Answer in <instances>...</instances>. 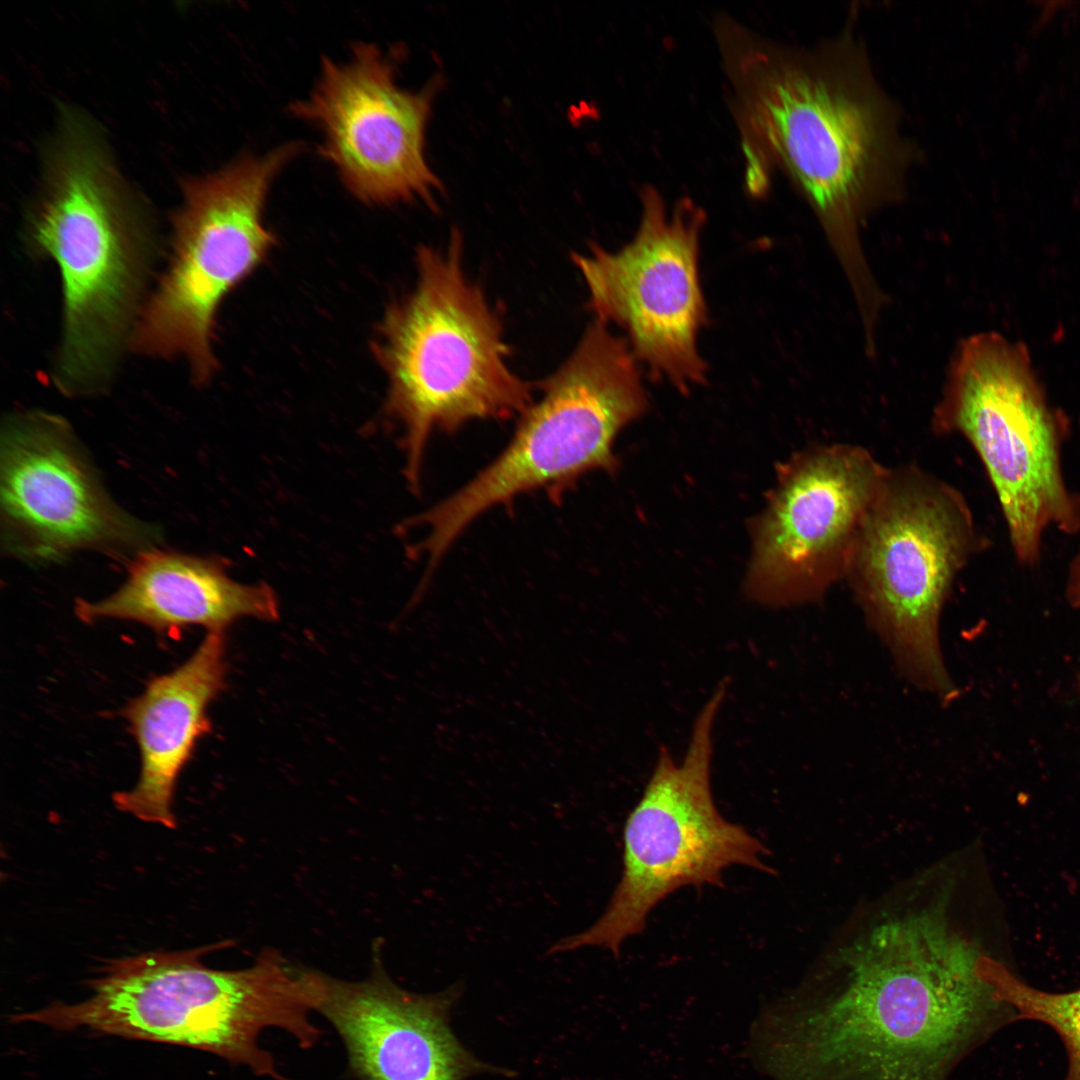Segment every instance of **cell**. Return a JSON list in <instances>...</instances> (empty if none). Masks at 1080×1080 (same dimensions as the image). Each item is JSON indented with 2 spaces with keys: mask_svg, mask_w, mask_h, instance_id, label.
Segmentation results:
<instances>
[{
  "mask_svg": "<svg viewBox=\"0 0 1080 1080\" xmlns=\"http://www.w3.org/2000/svg\"><path fill=\"white\" fill-rule=\"evenodd\" d=\"M717 39L733 92L748 189L782 168L813 209L860 314L886 296L861 240L866 216L898 192L904 160L894 114L861 57L836 44L806 52L729 19Z\"/></svg>",
  "mask_w": 1080,
  "mask_h": 1080,
  "instance_id": "1",
  "label": "cell"
},
{
  "mask_svg": "<svg viewBox=\"0 0 1080 1080\" xmlns=\"http://www.w3.org/2000/svg\"><path fill=\"white\" fill-rule=\"evenodd\" d=\"M981 957L936 916L876 927L845 957L841 979L799 1004L794 1080H948L1014 1020Z\"/></svg>",
  "mask_w": 1080,
  "mask_h": 1080,
  "instance_id": "2",
  "label": "cell"
},
{
  "mask_svg": "<svg viewBox=\"0 0 1080 1080\" xmlns=\"http://www.w3.org/2000/svg\"><path fill=\"white\" fill-rule=\"evenodd\" d=\"M25 239L61 276L54 385L70 397L104 392L144 305L155 244L143 207L102 137L77 112L65 111L60 119Z\"/></svg>",
  "mask_w": 1080,
  "mask_h": 1080,
  "instance_id": "3",
  "label": "cell"
},
{
  "mask_svg": "<svg viewBox=\"0 0 1080 1080\" xmlns=\"http://www.w3.org/2000/svg\"><path fill=\"white\" fill-rule=\"evenodd\" d=\"M230 944L108 960L88 981L92 994L87 999L55 1001L12 1015L11 1021L182 1045L247 1066L257 1075L278 1077L259 1037L277 1028L304 1048L318 1040L319 1030L310 1020L315 970L271 949L241 970L204 965L203 955Z\"/></svg>",
  "mask_w": 1080,
  "mask_h": 1080,
  "instance_id": "4",
  "label": "cell"
},
{
  "mask_svg": "<svg viewBox=\"0 0 1080 1080\" xmlns=\"http://www.w3.org/2000/svg\"><path fill=\"white\" fill-rule=\"evenodd\" d=\"M416 269L415 287L386 311L373 343L414 491L434 431L520 417L533 402V386L508 364L501 319L465 272L460 232L444 248L418 247Z\"/></svg>",
  "mask_w": 1080,
  "mask_h": 1080,
  "instance_id": "5",
  "label": "cell"
},
{
  "mask_svg": "<svg viewBox=\"0 0 1080 1080\" xmlns=\"http://www.w3.org/2000/svg\"><path fill=\"white\" fill-rule=\"evenodd\" d=\"M986 541L963 495L915 465L887 468L861 522L845 579L901 676L952 703L959 695L940 623L954 580Z\"/></svg>",
  "mask_w": 1080,
  "mask_h": 1080,
  "instance_id": "6",
  "label": "cell"
},
{
  "mask_svg": "<svg viewBox=\"0 0 1080 1080\" xmlns=\"http://www.w3.org/2000/svg\"><path fill=\"white\" fill-rule=\"evenodd\" d=\"M540 397L519 417L503 451L455 493L406 526H424L413 547L436 565L462 532L484 512L536 491L552 500L585 473L616 465L618 432L647 407L638 360L626 338L594 319L560 367L540 384Z\"/></svg>",
  "mask_w": 1080,
  "mask_h": 1080,
  "instance_id": "7",
  "label": "cell"
},
{
  "mask_svg": "<svg viewBox=\"0 0 1080 1080\" xmlns=\"http://www.w3.org/2000/svg\"><path fill=\"white\" fill-rule=\"evenodd\" d=\"M937 434H959L980 458L1016 560L1036 565L1049 528L1080 531V495L1062 470L1064 416L1053 408L1024 344L997 332L969 335L949 360L932 415Z\"/></svg>",
  "mask_w": 1080,
  "mask_h": 1080,
  "instance_id": "8",
  "label": "cell"
},
{
  "mask_svg": "<svg viewBox=\"0 0 1080 1080\" xmlns=\"http://www.w3.org/2000/svg\"><path fill=\"white\" fill-rule=\"evenodd\" d=\"M719 683L697 715L680 764L659 750L642 796L623 829L621 877L600 918L588 929L566 936L548 954L600 947L615 956L640 934L651 911L686 887L723 885V872L735 865L773 873L762 842L746 828L726 820L711 789L713 725L727 692Z\"/></svg>",
  "mask_w": 1080,
  "mask_h": 1080,
  "instance_id": "9",
  "label": "cell"
},
{
  "mask_svg": "<svg viewBox=\"0 0 1080 1080\" xmlns=\"http://www.w3.org/2000/svg\"><path fill=\"white\" fill-rule=\"evenodd\" d=\"M299 151L300 144L288 143L184 182L168 265L142 307L131 350L183 360L196 385L214 376L216 313L274 245L263 220L265 203L275 178Z\"/></svg>",
  "mask_w": 1080,
  "mask_h": 1080,
  "instance_id": "10",
  "label": "cell"
},
{
  "mask_svg": "<svg viewBox=\"0 0 1080 1080\" xmlns=\"http://www.w3.org/2000/svg\"><path fill=\"white\" fill-rule=\"evenodd\" d=\"M641 205L631 242L616 252L592 245L572 258L595 319L622 328L638 362L687 392L707 376L697 343L707 320L698 269L705 215L688 199L668 209L650 186Z\"/></svg>",
  "mask_w": 1080,
  "mask_h": 1080,
  "instance_id": "11",
  "label": "cell"
},
{
  "mask_svg": "<svg viewBox=\"0 0 1080 1080\" xmlns=\"http://www.w3.org/2000/svg\"><path fill=\"white\" fill-rule=\"evenodd\" d=\"M0 507L3 550L31 564L80 551L130 561L162 540L158 527L114 502L72 426L43 410L2 422Z\"/></svg>",
  "mask_w": 1080,
  "mask_h": 1080,
  "instance_id": "12",
  "label": "cell"
},
{
  "mask_svg": "<svg viewBox=\"0 0 1080 1080\" xmlns=\"http://www.w3.org/2000/svg\"><path fill=\"white\" fill-rule=\"evenodd\" d=\"M434 90L433 83L419 92L401 88L392 56L359 42L344 62L322 59L310 95L290 112L320 131V154L358 200L433 205L441 184L424 140Z\"/></svg>",
  "mask_w": 1080,
  "mask_h": 1080,
  "instance_id": "13",
  "label": "cell"
},
{
  "mask_svg": "<svg viewBox=\"0 0 1080 1080\" xmlns=\"http://www.w3.org/2000/svg\"><path fill=\"white\" fill-rule=\"evenodd\" d=\"M886 470L867 449L844 443L786 463L756 527L749 596L777 607L814 603L844 580Z\"/></svg>",
  "mask_w": 1080,
  "mask_h": 1080,
  "instance_id": "14",
  "label": "cell"
},
{
  "mask_svg": "<svg viewBox=\"0 0 1080 1080\" xmlns=\"http://www.w3.org/2000/svg\"><path fill=\"white\" fill-rule=\"evenodd\" d=\"M375 953L370 976L348 982L319 972L314 1011L344 1042L360 1080H466L481 1073L510 1074L483 1062L450 1025L461 984L418 994L398 986Z\"/></svg>",
  "mask_w": 1080,
  "mask_h": 1080,
  "instance_id": "15",
  "label": "cell"
},
{
  "mask_svg": "<svg viewBox=\"0 0 1080 1080\" xmlns=\"http://www.w3.org/2000/svg\"><path fill=\"white\" fill-rule=\"evenodd\" d=\"M226 676L224 632H207L188 659L152 677L122 709L139 750L140 772L131 789L112 795L119 811L176 828V784L198 741L211 730L208 708L225 688Z\"/></svg>",
  "mask_w": 1080,
  "mask_h": 1080,
  "instance_id": "16",
  "label": "cell"
},
{
  "mask_svg": "<svg viewBox=\"0 0 1080 1080\" xmlns=\"http://www.w3.org/2000/svg\"><path fill=\"white\" fill-rule=\"evenodd\" d=\"M228 568L224 558L153 547L128 561L126 579L111 595L78 599L75 614L88 624L133 621L172 637L192 626L224 632L246 617L277 620L279 603L272 587L237 582Z\"/></svg>",
  "mask_w": 1080,
  "mask_h": 1080,
  "instance_id": "17",
  "label": "cell"
},
{
  "mask_svg": "<svg viewBox=\"0 0 1080 1080\" xmlns=\"http://www.w3.org/2000/svg\"><path fill=\"white\" fill-rule=\"evenodd\" d=\"M984 971L996 998L1012 1010L1016 1020L1038 1021L1058 1034L1068 1056L1063 1080H1080V989L1064 993L1038 990L989 956Z\"/></svg>",
  "mask_w": 1080,
  "mask_h": 1080,
  "instance_id": "18",
  "label": "cell"
},
{
  "mask_svg": "<svg viewBox=\"0 0 1080 1080\" xmlns=\"http://www.w3.org/2000/svg\"><path fill=\"white\" fill-rule=\"evenodd\" d=\"M1066 591L1071 604L1080 609V546L1069 566Z\"/></svg>",
  "mask_w": 1080,
  "mask_h": 1080,
  "instance_id": "19",
  "label": "cell"
}]
</instances>
